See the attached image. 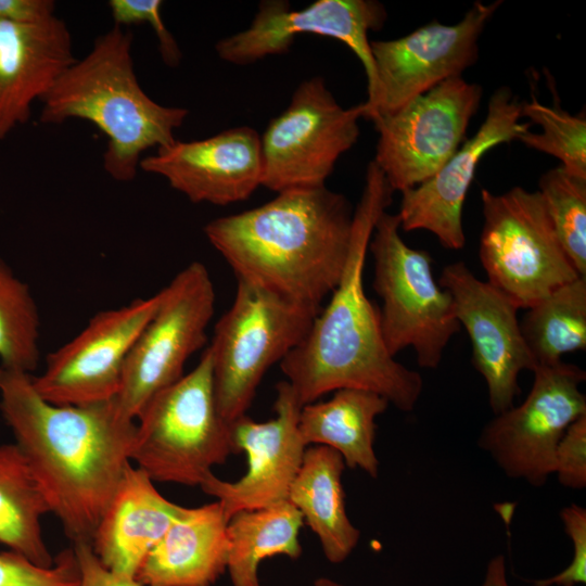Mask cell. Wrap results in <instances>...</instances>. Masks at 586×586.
Instances as JSON below:
<instances>
[{
  "label": "cell",
  "mask_w": 586,
  "mask_h": 586,
  "mask_svg": "<svg viewBox=\"0 0 586 586\" xmlns=\"http://www.w3.org/2000/svg\"><path fill=\"white\" fill-rule=\"evenodd\" d=\"M276 390L272 419L257 422L245 415L231 423L235 448L246 455L245 474L228 482L212 472L200 485L220 504L228 521L240 511L288 501L301 468L306 450L298 428L303 406L288 381L279 382Z\"/></svg>",
  "instance_id": "2e32d148"
},
{
  "label": "cell",
  "mask_w": 586,
  "mask_h": 586,
  "mask_svg": "<svg viewBox=\"0 0 586 586\" xmlns=\"http://www.w3.org/2000/svg\"><path fill=\"white\" fill-rule=\"evenodd\" d=\"M437 282L451 295L456 317L468 332L472 362L486 383L492 411L511 408L520 393L519 374L536 368L521 332L519 307L462 262L446 265Z\"/></svg>",
  "instance_id": "e0dca14e"
},
{
  "label": "cell",
  "mask_w": 586,
  "mask_h": 586,
  "mask_svg": "<svg viewBox=\"0 0 586 586\" xmlns=\"http://www.w3.org/2000/svg\"><path fill=\"white\" fill-rule=\"evenodd\" d=\"M564 532L572 542L573 557L570 564L558 574L536 579L533 586H577L586 584V509L577 504L560 512Z\"/></svg>",
  "instance_id": "d6a6232c"
},
{
  "label": "cell",
  "mask_w": 586,
  "mask_h": 586,
  "mask_svg": "<svg viewBox=\"0 0 586 586\" xmlns=\"http://www.w3.org/2000/svg\"><path fill=\"white\" fill-rule=\"evenodd\" d=\"M354 211L326 186L277 193L257 207L204 227L237 279L321 310L345 269Z\"/></svg>",
  "instance_id": "3957f363"
},
{
  "label": "cell",
  "mask_w": 586,
  "mask_h": 586,
  "mask_svg": "<svg viewBox=\"0 0 586 586\" xmlns=\"http://www.w3.org/2000/svg\"><path fill=\"white\" fill-rule=\"evenodd\" d=\"M345 467L342 456L330 447L307 448L288 497L317 535L324 557L334 564L346 560L360 538V531L346 512L342 485Z\"/></svg>",
  "instance_id": "603a6c76"
},
{
  "label": "cell",
  "mask_w": 586,
  "mask_h": 586,
  "mask_svg": "<svg viewBox=\"0 0 586 586\" xmlns=\"http://www.w3.org/2000/svg\"><path fill=\"white\" fill-rule=\"evenodd\" d=\"M160 292L158 307L126 359L113 402L136 421L149 400L183 375L189 357L206 342L215 289L205 265L193 262Z\"/></svg>",
  "instance_id": "9c48e42d"
},
{
  "label": "cell",
  "mask_w": 586,
  "mask_h": 586,
  "mask_svg": "<svg viewBox=\"0 0 586 586\" xmlns=\"http://www.w3.org/2000/svg\"><path fill=\"white\" fill-rule=\"evenodd\" d=\"M385 20V8L374 0H317L302 10H290L288 1L265 0L251 25L220 39L215 51L228 63L247 65L288 52L300 34L330 37L342 41L359 59L369 93L375 69L368 34L379 30Z\"/></svg>",
  "instance_id": "9a60e30c"
},
{
  "label": "cell",
  "mask_w": 586,
  "mask_h": 586,
  "mask_svg": "<svg viewBox=\"0 0 586 586\" xmlns=\"http://www.w3.org/2000/svg\"><path fill=\"white\" fill-rule=\"evenodd\" d=\"M158 304L160 292L98 311L76 336L47 356L39 375H31L37 393L55 405L113 399L130 349Z\"/></svg>",
  "instance_id": "5bb4252c"
},
{
  "label": "cell",
  "mask_w": 586,
  "mask_h": 586,
  "mask_svg": "<svg viewBox=\"0 0 586 586\" xmlns=\"http://www.w3.org/2000/svg\"><path fill=\"white\" fill-rule=\"evenodd\" d=\"M303 524L301 512L289 501L232 515L227 525V571L232 586H262L258 566L266 558L280 555L297 559Z\"/></svg>",
  "instance_id": "d4e9b609"
},
{
  "label": "cell",
  "mask_w": 586,
  "mask_h": 586,
  "mask_svg": "<svg viewBox=\"0 0 586 586\" xmlns=\"http://www.w3.org/2000/svg\"><path fill=\"white\" fill-rule=\"evenodd\" d=\"M139 168L163 177L193 203L225 206L262 186L260 136L239 126L201 140H175L143 157Z\"/></svg>",
  "instance_id": "d6986e66"
},
{
  "label": "cell",
  "mask_w": 586,
  "mask_h": 586,
  "mask_svg": "<svg viewBox=\"0 0 586 586\" xmlns=\"http://www.w3.org/2000/svg\"><path fill=\"white\" fill-rule=\"evenodd\" d=\"M39 329L29 286L0 258V366L30 374L40 357Z\"/></svg>",
  "instance_id": "83f0119b"
},
{
  "label": "cell",
  "mask_w": 586,
  "mask_h": 586,
  "mask_svg": "<svg viewBox=\"0 0 586 586\" xmlns=\"http://www.w3.org/2000/svg\"><path fill=\"white\" fill-rule=\"evenodd\" d=\"M481 586H512L507 577L506 560L502 555L489 560Z\"/></svg>",
  "instance_id": "8d00e7d4"
},
{
  "label": "cell",
  "mask_w": 586,
  "mask_h": 586,
  "mask_svg": "<svg viewBox=\"0 0 586 586\" xmlns=\"http://www.w3.org/2000/svg\"><path fill=\"white\" fill-rule=\"evenodd\" d=\"M75 61L71 33L61 18L35 25L0 21V141L27 123L34 103Z\"/></svg>",
  "instance_id": "ffe728a7"
},
{
  "label": "cell",
  "mask_w": 586,
  "mask_h": 586,
  "mask_svg": "<svg viewBox=\"0 0 586 586\" xmlns=\"http://www.w3.org/2000/svg\"><path fill=\"white\" fill-rule=\"evenodd\" d=\"M390 403L381 395L359 388H342L326 402L304 405L298 428L302 440L337 451L345 466L377 477L375 419Z\"/></svg>",
  "instance_id": "cb8c5ba5"
},
{
  "label": "cell",
  "mask_w": 586,
  "mask_h": 586,
  "mask_svg": "<svg viewBox=\"0 0 586 586\" xmlns=\"http://www.w3.org/2000/svg\"><path fill=\"white\" fill-rule=\"evenodd\" d=\"M107 4L114 25L124 27L133 24H149L154 29L161 56L165 64L177 66L180 63L181 51L162 17L163 1L110 0Z\"/></svg>",
  "instance_id": "1f68e13d"
},
{
  "label": "cell",
  "mask_w": 586,
  "mask_h": 586,
  "mask_svg": "<svg viewBox=\"0 0 586 586\" xmlns=\"http://www.w3.org/2000/svg\"><path fill=\"white\" fill-rule=\"evenodd\" d=\"M501 1H475L456 24L432 21L410 34L370 41L375 82L362 118L391 115L415 98L461 74L479 59V39Z\"/></svg>",
  "instance_id": "7c38bea8"
},
{
  "label": "cell",
  "mask_w": 586,
  "mask_h": 586,
  "mask_svg": "<svg viewBox=\"0 0 586 586\" xmlns=\"http://www.w3.org/2000/svg\"><path fill=\"white\" fill-rule=\"evenodd\" d=\"M231 423L219 413L208 348L199 364L155 394L136 420L130 461L153 482L200 486L237 454Z\"/></svg>",
  "instance_id": "5b68a950"
},
{
  "label": "cell",
  "mask_w": 586,
  "mask_h": 586,
  "mask_svg": "<svg viewBox=\"0 0 586 586\" xmlns=\"http://www.w3.org/2000/svg\"><path fill=\"white\" fill-rule=\"evenodd\" d=\"M48 512V504L17 445H0V543L39 565H52L41 526Z\"/></svg>",
  "instance_id": "484cf974"
},
{
  "label": "cell",
  "mask_w": 586,
  "mask_h": 586,
  "mask_svg": "<svg viewBox=\"0 0 586 586\" xmlns=\"http://www.w3.org/2000/svg\"><path fill=\"white\" fill-rule=\"evenodd\" d=\"M399 229L398 215L382 212L368 246L382 336L392 356L411 347L421 368L435 369L461 326L451 295L433 276L430 254L407 245Z\"/></svg>",
  "instance_id": "52a82bcc"
},
{
  "label": "cell",
  "mask_w": 586,
  "mask_h": 586,
  "mask_svg": "<svg viewBox=\"0 0 586 586\" xmlns=\"http://www.w3.org/2000/svg\"><path fill=\"white\" fill-rule=\"evenodd\" d=\"M314 586H344L343 584L327 577L317 578Z\"/></svg>",
  "instance_id": "74e56055"
},
{
  "label": "cell",
  "mask_w": 586,
  "mask_h": 586,
  "mask_svg": "<svg viewBox=\"0 0 586 586\" xmlns=\"http://www.w3.org/2000/svg\"><path fill=\"white\" fill-rule=\"evenodd\" d=\"M534 382L519 406L495 415L477 445L510 479L542 487L553 474L555 454L566 429L586 415L579 385L586 372L559 361L534 369Z\"/></svg>",
  "instance_id": "8fae6325"
},
{
  "label": "cell",
  "mask_w": 586,
  "mask_h": 586,
  "mask_svg": "<svg viewBox=\"0 0 586 586\" xmlns=\"http://www.w3.org/2000/svg\"><path fill=\"white\" fill-rule=\"evenodd\" d=\"M553 474L564 487H586V415L575 420L558 443Z\"/></svg>",
  "instance_id": "836d02e7"
},
{
  "label": "cell",
  "mask_w": 586,
  "mask_h": 586,
  "mask_svg": "<svg viewBox=\"0 0 586 586\" xmlns=\"http://www.w3.org/2000/svg\"><path fill=\"white\" fill-rule=\"evenodd\" d=\"M79 569L73 548L60 553L50 566L8 550L0 552V586H79Z\"/></svg>",
  "instance_id": "4dcf8cb0"
},
{
  "label": "cell",
  "mask_w": 586,
  "mask_h": 586,
  "mask_svg": "<svg viewBox=\"0 0 586 586\" xmlns=\"http://www.w3.org/2000/svg\"><path fill=\"white\" fill-rule=\"evenodd\" d=\"M228 520L220 504L188 508L137 572L144 586H212L227 571Z\"/></svg>",
  "instance_id": "7402d4cb"
},
{
  "label": "cell",
  "mask_w": 586,
  "mask_h": 586,
  "mask_svg": "<svg viewBox=\"0 0 586 586\" xmlns=\"http://www.w3.org/2000/svg\"><path fill=\"white\" fill-rule=\"evenodd\" d=\"M73 544L79 569V586H144L135 577L124 576L109 570L100 561L90 543L77 542Z\"/></svg>",
  "instance_id": "e575fe53"
},
{
  "label": "cell",
  "mask_w": 586,
  "mask_h": 586,
  "mask_svg": "<svg viewBox=\"0 0 586 586\" xmlns=\"http://www.w3.org/2000/svg\"><path fill=\"white\" fill-rule=\"evenodd\" d=\"M482 93L480 85L455 77L372 120L379 133L373 162L393 192L426 181L457 152Z\"/></svg>",
  "instance_id": "4fadbf2b"
},
{
  "label": "cell",
  "mask_w": 586,
  "mask_h": 586,
  "mask_svg": "<svg viewBox=\"0 0 586 586\" xmlns=\"http://www.w3.org/2000/svg\"><path fill=\"white\" fill-rule=\"evenodd\" d=\"M361 103L344 109L319 76L302 81L262 141V186L283 192L326 186L339 158L358 140Z\"/></svg>",
  "instance_id": "30bf717a"
},
{
  "label": "cell",
  "mask_w": 586,
  "mask_h": 586,
  "mask_svg": "<svg viewBox=\"0 0 586 586\" xmlns=\"http://www.w3.org/2000/svg\"><path fill=\"white\" fill-rule=\"evenodd\" d=\"M393 191L371 161L354 209L349 252L342 278L307 334L281 361L280 369L302 406L329 392H374L402 411H411L422 393L419 372L395 360L384 343L379 309L367 297L364 269L378 217Z\"/></svg>",
  "instance_id": "7a4b0ae2"
},
{
  "label": "cell",
  "mask_w": 586,
  "mask_h": 586,
  "mask_svg": "<svg viewBox=\"0 0 586 586\" xmlns=\"http://www.w3.org/2000/svg\"><path fill=\"white\" fill-rule=\"evenodd\" d=\"M479 256L487 282L527 309L578 277L562 249L538 191L481 190ZM583 277V276H582Z\"/></svg>",
  "instance_id": "ba28073f"
},
{
  "label": "cell",
  "mask_w": 586,
  "mask_h": 586,
  "mask_svg": "<svg viewBox=\"0 0 586 586\" xmlns=\"http://www.w3.org/2000/svg\"><path fill=\"white\" fill-rule=\"evenodd\" d=\"M54 10L52 0H0V21L35 25L55 16Z\"/></svg>",
  "instance_id": "d590c367"
},
{
  "label": "cell",
  "mask_w": 586,
  "mask_h": 586,
  "mask_svg": "<svg viewBox=\"0 0 586 586\" xmlns=\"http://www.w3.org/2000/svg\"><path fill=\"white\" fill-rule=\"evenodd\" d=\"M522 102L508 87L497 89L477 131L430 179L402 192L397 213L404 231L426 230L447 250L466 243L462 209L482 157L493 148L518 140L530 129L520 123Z\"/></svg>",
  "instance_id": "ac0fdd59"
},
{
  "label": "cell",
  "mask_w": 586,
  "mask_h": 586,
  "mask_svg": "<svg viewBox=\"0 0 586 586\" xmlns=\"http://www.w3.org/2000/svg\"><path fill=\"white\" fill-rule=\"evenodd\" d=\"M132 34L114 25L91 50L71 64L42 99L40 122L78 118L106 137L105 171L117 181L136 178L142 154L176 140L189 111L165 106L141 88L131 56Z\"/></svg>",
  "instance_id": "277c9868"
},
{
  "label": "cell",
  "mask_w": 586,
  "mask_h": 586,
  "mask_svg": "<svg viewBox=\"0 0 586 586\" xmlns=\"http://www.w3.org/2000/svg\"><path fill=\"white\" fill-rule=\"evenodd\" d=\"M538 186L562 249L578 275L586 277V179L559 166L546 171Z\"/></svg>",
  "instance_id": "f1b7e54d"
},
{
  "label": "cell",
  "mask_w": 586,
  "mask_h": 586,
  "mask_svg": "<svg viewBox=\"0 0 586 586\" xmlns=\"http://www.w3.org/2000/svg\"><path fill=\"white\" fill-rule=\"evenodd\" d=\"M0 410L52 512L73 540L92 543L126 467L136 421L113 399L55 405L31 374L0 366Z\"/></svg>",
  "instance_id": "6da1fadb"
},
{
  "label": "cell",
  "mask_w": 586,
  "mask_h": 586,
  "mask_svg": "<svg viewBox=\"0 0 586 586\" xmlns=\"http://www.w3.org/2000/svg\"><path fill=\"white\" fill-rule=\"evenodd\" d=\"M520 328L536 367L586 348V277L565 283L526 309Z\"/></svg>",
  "instance_id": "4316f807"
},
{
  "label": "cell",
  "mask_w": 586,
  "mask_h": 586,
  "mask_svg": "<svg viewBox=\"0 0 586 586\" xmlns=\"http://www.w3.org/2000/svg\"><path fill=\"white\" fill-rule=\"evenodd\" d=\"M522 116L540 126V132L530 129L518 140L526 146L558 158L561 167L573 176L586 179V118L571 115L558 102L548 106L534 97L522 102Z\"/></svg>",
  "instance_id": "f546056e"
},
{
  "label": "cell",
  "mask_w": 586,
  "mask_h": 586,
  "mask_svg": "<svg viewBox=\"0 0 586 586\" xmlns=\"http://www.w3.org/2000/svg\"><path fill=\"white\" fill-rule=\"evenodd\" d=\"M237 282L233 303L207 346L217 409L229 423L246 415L264 374L302 342L320 311Z\"/></svg>",
  "instance_id": "8992f818"
},
{
  "label": "cell",
  "mask_w": 586,
  "mask_h": 586,
  "mask_svg": "<svg viewBox=\"0 0 586 586\" xmlns=\"http://www.w3.org/2000/svg\"><path fill=\"white\" fill-rule=\"evenodd\" d=\"M187 511L166 499L150 476L129 462L97 527L92 548L109 570L136 578L148 553Z\"/></svg>",
  "instance_id": "44dd1931"
}]
</instances>
